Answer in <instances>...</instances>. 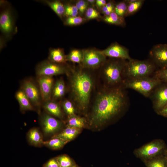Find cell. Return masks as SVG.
Masks as SVG:
<instances>
[{
    "instance_id": "6da1fadb",
    "label": "cell",
    "mask_w": 167,
    "mask_h": 167,
    "mask_svg": "<svg viewBox=\"0 0 167 167\" xmlns=\"http://www.w3.org/2000/svg\"><path fill=\"white\" fill-rule=\"evenodd\" d=\"M126 89L122 86L105 88L97 95L91 115L93 125H103L125 113L130 105Z\"/></svg>"
},
{
    "instance_id": "7a4b0ae2",
    "label": "cell",
    "mask_w": 167,
    "mask_h": 167,
    "mask_svg": "<svg viewBox=\"0 0 167 167\" xmlns=\"http://www.w3.org/2000/svg\"><path fill=\"white\" fill-rule=\"evenodd\" d=\"M80 66L69 67L70 93L72 101L80 109L84 110L89 104L93 82L91 75Z\"/></svg>"
},
{
    "instance_id": "3957f363",
    "label": "cell",
    "mask_w": 167,
    "mask_h": 167,
    "mask_svg": "<svg viewBox=\"0 0 167 167\" xmlns=\"http://www.w3.org/2000/svg\"><path fill=\"white\" fill-rule=\"evenodd\" d=\"M127 60L110 58L101 66L106 87L112 88L122 86L123 72Z\"/></svg>"
},
{
    "instance_id": "277c9868",
    "label": "cell",
    "mask_w": 167,
    "mask_h": 167,
    "mask_svg": "<svg viewBox=\"0 0 167 167\" xmlns=\"http://www.w3.org/2000/svg\"><path fill=\"white\" fill-rule=\"evenodd\" d=\"M158 69L149 59L140 60L132 59L127 61L123 72L124 79L153 76Z\"/></svg>"
},
{
    "instance_id": "5b68a950",
    "label": "cell",
    "mask_w": 167,
    "mask_h": 167,
    "mask_svg": "<svg viewBox=\"0 0 167 167\" xmlns=\"http://www.w3.org/2000/svg\"><path fill=\"white\" fill-rule=\"evenodd\" d=\"M162 81L154 76L124 79L122 86L135 90L144 96L149 97L154 88Z\"/></svg>"
},
{
    "instance_id": "8992f818",
    "label": "cell",
    "mask_w": 167,
    "mask_h": 167,
    "mask_svg": "<svg viewBox=\"0 0 167 167\" xmlns=\"http://www.w3.org/2000/svg\"><path fill=\"white\" fill-rule=\"evenodd\" d=\"M167 146L165 141L161 139H154L133 151L135 155L143 161L165 154Z\"/></svg>"
},
{
    "instance_id": "52a82bcc",
    "label": "cell",
    "mask_w": 167,
    "mask_h": 167,
    "mask_svg": "<svg viewBox=\"0 0 167 167\" xmlns=\"http://www.w3.org/2000/svg\"><path fill=\"white\" fill-rule=\"evenodd\" d=\"M69 67L65 64H58L50 61L44 60L39 63L36 67L37 76H53L63 74H67Z\"/></svg>"
},
{
    "instance_id": "ba28073f",
    "label": "cell",
    "mask_w": 167,
    "mask_h": 167,
    "mask_svg": "<svg viewBox=\"0 0 167 167\" xmlns=\"http://www.w3.org/2000/svg\"><path fill=\"white\" fill-rule=\"evenodd\" d=\"M83 58L80 66L86 69H94L101 66L106 61L102 52L94 49H83Z\"/></svg>"
},
{
    "instance_id": "9c48e42d",
    "label": "cell",
    "mask_w": 167,
    "mask_h": 167,
    "mask_svg": "<svg viewBox=\"0 0 167 167\" xmlns=\"http://www.w3.org/2000/svg\"><path fill=\"white\" fill-rule=\"evenodd\" d=\"M20 88L24 92L34 108L39 109L42 101L38 85L31 79H27L22 82Z\"/></svg>"
},
{
    "instance_id": "30bf717a",
    "label": "cell",
    "mask_w": 167,
    "mask_h": 167,
    "mask_svg": "<svg viewBox=\"0 0 167 167\" xmlns=\"http://www.w3.org/2000/svg\"><path fill=\"white\" fill-rule=\"evenodd\" d=\"M149 98L157 113L167 105V83L162 82L151 93Z\"/></svg>"
},
{
    "instance_id": "8fae6325",
    "label": "cell",
    "mask_w": 167,
    "mask_h": 167,
    "mask_svg": "<svg viewBox=\"0 0 167 167\" xmlns=\"http://www.w3.org/2000/svg\"><path fill=\"white\" fill-rule=\"evenodd\" d=\"M149 59L158 69L167 68V45L159 44L154 46L149 53Z\"/></svg>"
},
{
    "instance_id": "7c38bea8",
    "label": "cell",
    "mask_w": 167,
    "mask_h": 167,
    "mask_svg": "<svg viewBox=\"0 0 167 167\" xmlns=\"http://www.w3.org/2000/svg\"><path fill=\"white\" fill-rule=\"evenodd\" d=\"M37 81L42 101L44 102L51 100L54 83L53 77L38 76Z\"/></svg>"
},
{
    "instance_id": "4fadbf2b",
    "label": "cell",
    "mask_w": 167,
    "mask_h": 167,
    "mask_svg": "<svg viewBox=\"0 0 167 167\" xmlns=\"http://www.w3.org/2000/svg\"><path fill=\"white\" fill-rule=\"evenodd\" d=\"M101 51L105 56L110 58H120L127 61L132 59L127 49L116 42L112 44Z\"/></svg>"
},
{
    "instance_id": "5bb4252c",
    "label": "cell",
    "mask_w": 167,
    "mask_h": 167,
    "mask_svg": "<svg viewBox=\"0 0 167 167\" xmlns=\"http://www.w3.org/2000/svg\"><path fill=\"white\" fill-rule=\"evenodd\" d=\"M41 122L43 131L45 135H47L53 134L58 131L62 125L60 121L48 113L42 114Z\"/></svg>"
},
{
    "instance_id": "9a60e30c",
    "label": "cell",
    "mask_w": 167,
    "mask_h": 167,
    "mask_svg": "<svg viewBox=\"0 0 167 167\" xmlns=\"http://www.w3.org/2000/svg\"><path fill=\"white\" fill-rule=\"evenodd\" d=\"M0 28L4 33H11L13 29V22L10 11L6 10L3 11L0 16Z\"/></svg>"
},
{
    "instance_id": "2e32d148",
    "label": "cell",
    "mask_w": 167,
    "mask_h": 167,
    "mask_svg": "<svg viewBox=\"0 0 167 167\" xmlns=\"http://www.w3.org/2000/svg\"><path fill=\"white\" fill-rule=\"evenodd\" d=\"M15 96L19 103L21 111L25 112L35 110L29 99L21 88L16 92Z\"/></svg>"
},
{
    "instance_id": "e0dca14e",
    "label": "cell",
    "mask_w": 167,
    "mask_h": 167,
    "mask_svg": "<svg viewBox=\"0 0 167 167\" xmlns=\"http://www.w3.org/2000/svg\"><path fill=\"white\" fill-rule=\"evenodd\" d=\"M27 138L29 143L32 145L38 147L43 145L42 135L37 128L30 129L27 133Z\"/></svg>"
},
{
    "instance_id": "ac0fdd59",
    "label": "cell",
    "mask_w": 167,
    "mask_h": 167,
    "mask_svg": "<svg viewBox=\"0 0 167 167\" xmlns=\"http://www.w3.org/2000/svg\"><path fill=\"white\" fill-rule=\"evenodd\" d=\"M43 106L44 109L49 114L59 118L62 117L61 109L55 101L51 99L44 102Z\"/></svg>"
},
{
    "instance_id": "d6986e66",
    "label": "cell",
    "mask_w": 167,
    "mask_h": 167,
    "mask_svg": "<svg viewBox=\"0 0 167 167\" xmlns=\"http://www.w3.org/2000/svg\"><path fill=\"white\" fill-rule=\"evenodd\" d=\"M48 60L58 64H65L67 62L66 55L65 54L63 49L60 48L51 49Z\"/></svg>"
},
{
    "instance_id": "ffe728a7",
    "label": "cell",
    "mask_w": 167,
    "mask_h": 167,
    "mask_svg": "<svg viewBox=\"0 0 167 167\" xmlns=\"http://www.w3.org/2000/svg\"><path fill=\"white\" fill-rule=\"evenodd\" d=\"M66 87L64 80L61 79L54 82L52 91L51 100L55 101L63 97L66 92Z\"/></svg>"
},
{
    "instance_id": "44dd1931",
    "label": "cell",
    "mask_w": 167,
    "mask_h": 167,
    "mask_svg": "<svg viewBox=\"0 0 167 167\" xmlns=\"http://www.w3.org/2000/svg\"><path fill=\"white\" fill-rule=\"evenodd\" d=\"M80 131V129L67 126L61 132L54 136L59 137L67 143L74 139Z\"/></svg>"
},
{
    "instance_id": "7402d4cb",
    "label": "cell",
    "mask_w": 167,
    "mask_h": 167,
    "mask_svg": "<svg viewBox=\"0 0 167 167\" xmlns=\"http://www.w3.org/2000/svg\"><path fill=\"white\" fill-rule=\"evenodd\" d=\"M144 162L147 167H167V157L165 154Z\"/></svg>"
},
{
    "instance_id": "603a6c76",
    "label": "cell",
    "mask_w": 167,
    "mask_h": 167,
    "mask_svg": "<svg viewBox=\"0 0 167 167\" xmlns=\"http://www.w3.org/2000/svg\"><path fill=\"white\" fill-rule=\"evenodd\" d=\"M103 20L108 24L118 26H124L126 25L124 18L118 15L114 11L109 15L105 16Z\"/></svg>"
},
{
    "instance_id": "cb8c5ba5",
    "label": "cell",
    "mask_w": 167,
    "mask_h": 167,
    "mask_svg": "<svg viewBox=\"0 0 167 167\" xmlns=\"http://www.w3.org/2000/svg\"><path fill=\"white\" fill-rule=\"evenodd\" d=\"M67 143L61 139L54 136L50 139L44 141L43 145L50 149L57 150L63 147Z\"/></svg>"
},
{
    "instance_id": "d4e9b609",
    "label": "cell",
    "mask_w": 167,
    "mask_h": 167,
    "mask_svg": "<svg viewBox=\"0 0 167 167\" xmlns=\"http://www.w3.org/2000/svg\"><path fill=\"white\" fill-rule=\"evenodd\" d=\"M46 3L60 18L65 15L64 5L59 1H45Z\"/></svg>"
},
{
    "instance_id": "484cf974",
    "label": "cell",
    "mask_w": 167,
    "mask_h": 167,
    "mask_svg": "<svg viewBox=\"0 0 167 167\" xmlns=\"http://www.w3.org/2000/svg\"><path fill=\"white\" fill-rule=\"evenodd\" d=\"M83 58V50L78 49L72 50L66 55L67 61H70L80 64L82 61Z\"/></svg>"
},
{
    "instance_id": "4316f807",
    "label": "cell",
    "mask_w": 167,
    "mask_h": 167,
    "mask_svg": "<svg viewBox=\"0 0 167 167\" xmlns=\"http://www.w3.org/2000/svg\"><path fill=\"white\" fill-rule=\"evenodd\" d=\"M85 123V119L74 115L69 116L67 121V126L80 129L84 127Z\"/></svg>"
},
{
    "instance_id": "83f0119b",
    "label": "cell",
    "mask_w": 167,
    "mask_h": 167,
    "mask_svg": "<svg viewBox=\"0 0 167 167\" xmlns=\"http://www.w3.org/2000/svg\"><path fill=\"white\" fill-rule=\"evenodd\" d=\"M144 0H135L128 5L126 16L132 15L137 12L141 7Z\"/></svg>"
},
{
    "instance_id": "f1b7e54d",
    "label": "cell",
    "mask_w": 167,
    "mask_h": 167,
    "mask_svg": "<svg viewBox=\"0 0 167 167\" xmlns=\"http://www.w3.org/2000/svg\"><path fill=\"white\" fill-rule=\"evenodd\" d=\"M60 167H73L76 165L68 156L61 155L56 157Z\"/></svg>"
},
{
    "instance_id": "f546056e",
    "label": "cell",
    "mask_w": 167,
    "mask_h": 167,
    "mask_svg": "<svg viewBox=\"0 0 167 167\" xmlns=\"http://www.w3.org/2000/svg\"><path fill=\"white\" fill-rule=\"evenodd\" d=\"M85 19L80 16L67 17L64 24L66 25L73 26L78 25L83 23Z\"/></svg>"
},
{
    "instance_id": "4dcf8cb0",
    "label": "cell",
    "mask_w": 167,
    "mask_h": 167,
    "mask_svg": "<svg viewBox=\"0 0 167 167\" xmlns=\"http://www.w3.org/2000/svg\"><path fill=\"white\" fill-rule=\"evenodd\" d=\"M128 5L125 1L119 2L115 6L114 12L118 15L124 18L126 16Z\"/></svg>"
},
{
    "instance_id": "1f68e13d",
    "label": "cell",
    "mask_w": 167,
    "mask_h": 167,
    "mask_svg": "<svg viewBox=\"0 0 167 167\" xmlns=\"http://www.w3.org/2000/svg\"><path fill=\"white\" fill-rule=\"evenodd\" d=\"M64 111L69 116L75 115V109L72 102L68 100H64L62 103Z\"/></svg>"
},
{
    "instance_id": "d6a6232c",
    "label": "cell",
    "mask_w": 167,
    "mask_h": 167,
    "mask_svg": "<svg viewBox=\"0 0 167 167\" xmlns=\"http://www.w3.org/2000/svg\"><path fill=\"white\" fill-rule=\"evenodd\" d=\"M65 8V15L67 17L77 16L79 11L75 5L67 4L64 5Z\"/></svg>"
},
{
    "instance_id": "836d02e7",
    "label": "cell",
    "mask_w": 167,
    "mask_h": 167,
    "mask_svg": "<svg viewBox=\"0 0 167 167\" xmlns=\"http://www.w3.org/2000/svg\"><path fill=\"white\" fill-rule=\"evenodd\" d=\"M85 16L88 19H92L98 18L100 16V13L93 7L88 8L85 11Z\"/></svg>"
},
{
    "instance_id": "e575fe53",
    "label": "cell",
    "mask_w": 167,
    "mask_h": 167,
    "mask_svg": "<svg viewBox=\"0 0 167 167\" xmlns=\"http://www.w3.org/2000/svg\"><path fill=\"white\" fill-rule=\"evenodd\" d=\"M154 76L162 82L167 83V68L158 69L155 72Z\"/></svg>"
},
{
    "instance_id": "d590c367",
    "label": "cell",
    "mask_w": 167,
    "mask_h": 167,
    "mask_svg": "<svg viewBox=\"0 0 167 167\" xmlns=\"http://www.w3.org/2000/svg\"><path fill=\"white\" fill-rule=\"evenodd\" d=\"M43 167H60L57 158H52L48 161Z\"/></svg>"
},
{
    "instance_id": "8d00e7d4",
    "label": "cell",
    "mask_w": 167,
    "mask_h": 167,
    "mask_svg": "<svg viewBox=\"0 0 167 167\" xmlns=\"http://www.w3.org/2000/svg\"><path fill=\"white\" fill-rule=\"evenodd\" d=\"M79 3L81 8L80 14H83L88 8L89 3L87 1L79 0L77 1Z\"/></svg>"
},
{
    "instance_id": "74e56055",
    "label": "cell",
    "mask_w": 167,
    "mask_h": 167,
    "mask_svg": "<svg viewBox=\"0 0 167 167\" xmlns=\"http://www.w3.org/2000/svg\"><path fill=\"white\" fill-rule=\"evenodd\" d=\"M106 1L105 0H96V4L99 8H102L106 4Z\"/></svg>"
},
{
    "instance_id": "f35d334b",
    "label": "cell",
    "mask_w": 167,
    "mask_h": 167,
    "mask_svg": "<svg viewBox=\"0 0 167 167\" xmlns=\"http://www.w3.org/2000/svg\"><path fill=\"white\" fill-rule=\"evenodd\" d=\"M157 113L159 115L167 118V105L157 112Z\"/></svg>"
},
{
    "instance_id": "ab89813d",
    "label": "cell",
    "mask_w": 167,
    "mask_h": 167,
    "mask_svg": "<svg viewBox=\"0 0 167 167\" xmlns=\"http://www.w3.org/2000/svg\"><path fill=\"white\" fill-rule=\"evenodd\" d=\"M87 1L89 4H91L93 5L95 3H96V0H87Z\"/></svg>"
},
{
    "instance_id": "60d3db41",
    "label": "cell",
    "mask_w": 167,
    "mask_h": 167,
    "mask_svg": "<svg viewBox=\"0 0 167 167\" xmlns=\"http://www.w3.org/2000/svg\"><path fill=\"white\" fill-rule=\"evenodd\" d=\"M165 155L167 157V149L166 150V151L165 152Z\"/></svg>"
}]
</instances>
